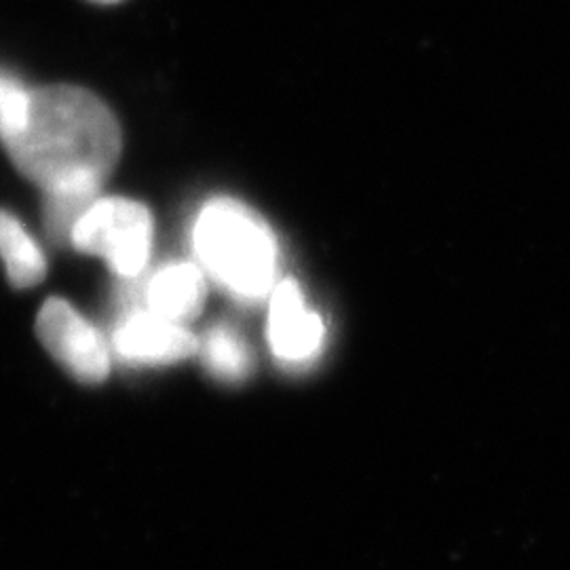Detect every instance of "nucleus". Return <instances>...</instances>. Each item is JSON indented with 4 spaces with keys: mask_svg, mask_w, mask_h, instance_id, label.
Returning a JSON list of instances; mask_svg holds the SVG:
<instances>
[{
    "mask_svg": "<svg viewBox=\"0 0 570 570\" xmlns=\"http://www.w3.org/2000/svg\"><path fill=\"white\" fill-rule=\"evenodd\" d=\"M0 142L21 176L42 193H102L121 159L122 131L112 110L89 89L47 85L30 89L26 119Z\"/></svg>",
    "mask_w": 570,
    "mask_h": 570,
    "instance_id": "f257e3e1",
    "label": "nucleus"
},
{
    "mask_svg": "<svg viewBox=\"0 0 570 570\" xmlns=\"http://www.w3.org/2000/svg\"><path fill=\"white\" fill-rule=\"evenodd\" d=\"M193 249L205 271L244 301L277 285L279 247L265 220L235 199H212L193 226Z\"/></svg>",
    "mask_w": 570,
    "mask_h": 570,
    "instance_id": "f03ea898",
    "label": "nucleus"
},
{
    "mask_svg": "<svg viewBox=\"0 0 570 570\" xmlns=\"http://www.w3.org/2000/svg\"><path fill=\"white\" fill-rule=\"evenodd\" d=\"M155 239V220L146 205L127 197H100L72 228L70 245L98 256L122 279L140 277Z\"/></svg>",
    "mask_w": 570,
    "mask_h": 570,
    "instance_id": "7ed1b4c3",
    "label": "nucleus"
},
{
    "mask_svg": "<svg viewBox=\"0 0 570 570\" xmlns=\"http://www.w3.org/2000/svg\"><path fill=\"white\" fill-rule=\"evenodd\" d=\"M41 345L66 372L85 385H98L110 372V343L81 311L60 296L42 303L37 315Z\"/></svg>",
    "mask_w": 570,
    "mask_h": 570,
    "instance_id": "20e7f679",
    "label": "nucleus"
},
{
    "mask_svg": "<svg viewBox=\"0 0 570 570\" xmlns=\"http://www.w3.org/2000/svg\"><path fill=\"white\" fill-rule=\"evenodd\" d=\"M112 353L136 366H167L190 357L199 345L183 324L155 315L138 306L131 308L110 334Z\"/></svg>",
    "mask_w": 570,
    "mask_h": 570,
    "instance_id": "39448f33",
    "label": "nucleus"
},
{
    "mask_svg": "<svg viewBox=\"0 0 570 570\" xmlns=\"http://www.w3.org/2000/svg\"><path fill=\"white\" fill-rule=\"evenodd\" d=\"M324 336V324L306 306L301 285L294 279L275 285L268 311V343L273 353L289 366H303L320 353Z\"/></svg>",
    "mask_w": 570,
    "mask_h": 570,
    "instance_id": "423d86ee",
    "label": "nucleus"
},
{
    "mask_svg": "<svg viewBox=\"0 0 570 570\" xmlns=\"http://www.w3.org/2000/svg\"><path fill=\"white\" fill-rule=\"evenodd\" d=\"M204 273L190 263L165 265L148 277L144 287L142 306L165 320L184 324L204 308Z\"/></svg>",
    "mask_w": 570,
    "mask_h": 570,
    "instance_id": "0eeeda50",
    "label": "nucleus"
},
{
    "mask_svg": "<svg viewBox=\"0 0 570 570\" xmlns=\"http://www.w3.org/2000/svg\"><path fill=\"white\" fill-rule=\"evenodd\" d=\"M0 263L13 287L28 289L41 284L47 275V256L20 218L0 209Z\"/></svg>",
    "mask_w": 570,
    "mask_h": 570,
    "instance_id": "6e6552de",
    "label": "nucleus"
},
{
    "mask_svg": "<svg viewBox=\"0 0 570 570\" xmlns=\"http://www.w3.org/2000/svg\"><path fill=\"white\" fill-rule=\"evenodd\" d=\"M202 357L209 372L225 381H242L252 370V351L230 327L207 330L202 343Z\"/></svg>",
    "mask_w": 570,
    "mask_h": 570,
    "instance_id": "1a4fd4ad",
    "label": "nucleus"
},
{
    "mask_svg": "<svg viewBox=\"0 0 570 570\" xmlns=\"http://www.w3.org/2000/svg\"><path fill=\"white\" fill-rule=\"evenodd\" d=\"M45 205L42 216L49 237L60 245H70L72 228L81 220L82 214L96 204L102 193L96 190H51L42 193Z\"/></svg>",
    "mask_w": 570,
    "mask_h": 570,
    "instance_id": "9d476101",
    "label": "nucleus"
},
{
    "mask_svg": "<svg viewBox=\"0 0 570 570\" xmlns=\"http://www.w3.org/2000/svg\"><path fill=\"white\" fill-rule=\"evenodd\" d=\"M30 102V89L11 72L0 70V140L20 127Z\"/></svg>",
    "mask_w": 570,
    "mask_h": 570,
    "instance_id": "9b49d317",
    "label": "nucleus"
},
{
    "mask_svg": "<svg viewBox=\"0 0 570 570\" xmlns=\"http://www.w3.org/2000/svg\"><path fill=\"white\" fill-rule=\"evenodd\" d=\"M89 2H96V4H115V2H121V0H89Z\"/></svg>",
    "mask_w": 570,
    "mask_h": 570,
    "instance_id": "f8f14e48",
    "label": "nucleus"
}]
</instances>
